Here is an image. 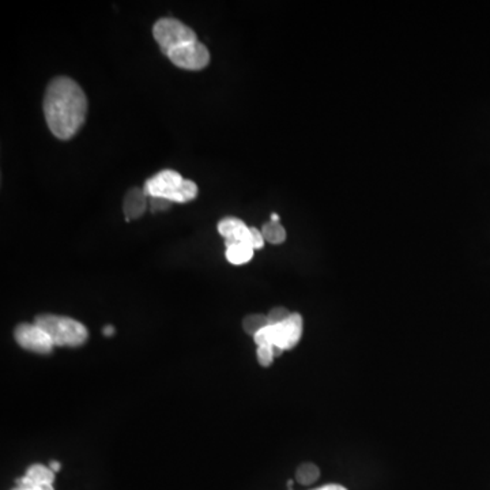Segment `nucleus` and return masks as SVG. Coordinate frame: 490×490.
<instances>
[{"label":"nucleus","instance_id":"nucleus-1","mask_svg":"<svg viewBox=\"0 0 490 490\" xmlns=\"http://www.w3.org/2000/svg\"><path fill=\"white\" fill-rule=\"evenodd\" d=\"M88 113V98L81 86L67 76L52 79L44 97V116L52 133L62 139H71Z\"/></svg>","mask_w":490,"mask_h":490},{"label":"nucleus","instance_id":"nucleus-2","mask_svg":"<svg viewBox=\"0 0 490 490\" xmlns=\"http://www.w3.org/2000/svg\"><path fill=\"white\" fill-rule=\"evenodd\" d=\"M143 191L150 197H161L174 203L191 202L197 195V186L193 180L183 179L180 173L165 169L146 180Z\"/></svg>","mask_w":490,"mask_h":490},{"label":"nucleus","instance_id":"nucleus-3","mask_svg":"<svg viewBox=\"0 0 490 490\" xmlns=\"http://www.w3.org/2000/svg\"><path fill=\"white\" fill-rule=\"evenodd\" d=\"M34 323L49 335L55 346L78 348L82 346L89 336L88 328L81 322L65 316L40 315L35 318Z\"/></svg>","mask_w":490,"mask_h":490},{"label":"nucleus","instance_id":"nucleus-4","mask_svg":"<svg viewBox=\"0 0 490 490\" xmlns=\"http://www.w3.org/2000/svg\"><path fill=\"white\" fill-rule=\"evenodd\" d=\"M302 336V316L293 312L288 320L277 326H267L254 335L258 346H277L279 349L291 350L295 348Z\"/></svg>","mask_w":490,"mask_h":490},{"label":"nucleus","instance_id":"nucleus-5","mask_svg":"<svg viewBox=\"0 0 490 490\" xmlns=\"http://www.w3.org/2000/svg\"><path fill=\"white\" fill-rule=\"evenodd\" d=\"M153 35L166 56L173 49L197 40L195 32L190 26L174 18H163L157 21L153 28Z\"/></svg>","mask_w":490,"mask_h":490},{"label":"nucleus","instance_id":"nucleus-6","mask_svg":"<svg viewBox=\"0 0 490 490\" xmlns=\"http://www.w3.org/2000/svg\"><path fill=\"white\" fill-rule=\"evenodd\" d=\"M169 60L180 68L197 71L204 68L210 62V52L204 44L200 41H194L179 47L168 54Z\"/></svg>","mask_w":490,"mask_h":490},{"label":"nucleus","instance_id":"nucleus-7","mask_svg":"<svg viewBox=\"0 0 490 490\" xmlns=\"http://www.w3.org/2000/svg\"><path fill=\"white\" fill-rule=\"evenodd\" d=\"M14 338L21 348L37 354H49L54 342L49 335L35 323H22L15 328Z\"/></svg>","mask_w":490,"mask_h":490},{"label":"nucleus","instance_id":"nucleus-8","mask_svg":"<svg viewBox=\"0 0 490 490\" xmlns=\"http://www.w3.org/2000/svg\"><path fill=\"white\" fill-rule=\"evenodd\" d=\"M218 231L225 238V245H247L252 248V233L251 228H248L241 220L228 217L220 221Z\"/></svg>","mask_w":490,"mask_h":490},{"label":"nucleus","instance_id":"nucleus-9","mask_svg":"<svg viewBox=\"0 0 490 490\" xmlns=\"http://www.w3.org/2000/svg\"><path fill=\"white\" fill-rule=\"evenodd\" d=\"M147 209V195L143 190L140 188H131L130 191L124 196V203H123V210H124V217L127 221L136 220Z\"/></svg>","mask_w":490,"mask_h":490},{"label":"nucleus","instance_id":"nucleus-10","mask_svg":"<svg viewBox=\"0 0 490 490\" xmlns=\"http://www.w3.org/2000/svg\"><path fill=\"white\" fill-rule=\"evenodd\" d=\"M25 477L33 482V484H37V485H52L54 481H55V473L49 468V467H45L42 464H33Z\"/></svg>","mask_w":490,"mask_h":490},{"label":"nucleus","instance_id":"nucleus-11","mask_svg":"<svg viewBox=\"0 0 490 490\" xmlns=\"http://www.w3.org/2000/svg\"><path fill=\"white\" fill-rule=\"evenodd\" d=\"M320 477V470L313 463H302L295 471V481L301 485H311Z\"/></svg>","mask_w":490,"mask_h":490},{"label":"nucleus","instance_id":"nucleus-12","mask_svg":"<svg viewBox=\"0 0 490 490\" xmlns=\"http://www.w3.org/2000/svg\"><path fill=\"white\" fill-rule=\"evenodd\" d=\"M254 248L247 247V245H233L227 248V259L229 263L240 266L245 264L252 259L254 256Z\"/></svg>","mask_w":490,"mask_h":490},{"label":"nucleus","instance_id":"nucleus-13","mask_svg":"<svg viewBox=\"0 0 490 490\" xmlns=\"http://www.w3.org/2000/svg\"><path fill=\"white\" fill-rule=\"evenodd\" d=\"M261 234L264 237V241L270 244H282L286 238V231L279 222H267L261 228Z\"/></svg>","mask_w":490,"mask_h":490},{"label":"nucleus","instance_id":"nucleus-14","mask_svg":"<svg viewBox=\"0 0 490 490\" xmlns=\"http://www.w3.org/2000/svg\"><path fill=\"white\" fill-rule=\"evenodd\" d=\"M268 326V318L256 313V315H250L243 320V328L250 334V335H256L264 327Z\"/></svg>","mask_w":490,"mask_h":490},{"label":"nucleus","instance_id":"nucleus-15","mask_svg":"<svg viewBox=\"0 0 490 490\" xmlns=\"http://www.w3.org/2000/svg\"><path fill=\"white\" fill-rule=\"evenodd\" d=\"M293 312L288 311L286 308L284 307H275L270 311V313L267 315L268 318V326H277V325H281L284 323L285 320H288L291 318Z\"/></svg>","mask_w":490,"mask_h":490},{"label":"nucleus","instance_id":"nucleus-16","mask_svg":"<svg viewBox=\"0 0 490 490\" xmlns=\"http://www.w3.org/2000/svg\"><path fill=\"white\" fill-rule=\"evenodd\" d=\"M256 356H258V361L261 366H270L271 362L275 359L272 346H258Z\"/></svg>","mask_w":490,"mask_h":490},{"label":"nucleus","instance_id":"nucleus-17","mask_svg":"<svg viewBox=\"0 0 490 490\" xmlns=\"http://www.w3.org/2000/svg\"><path fill=\"white\" fill-rule=\"evenodd\" d=\"M11 490H55L52 485H37L31 482L25 475L17 481V487Z\"/></svg>","mask_w":490,"mask_h":490},{"label":"nucleus","instance_id":"nucleus-18","mask_svg":"<svg viewBox=\"0 0 490 490\" xmlns=\"http://www.w3.org/2000/svg\"><path fill=\"white\" fill-rule=\"evenodd\" d=\"M170 203L169 200H165V199H161V197H152V211H161V210H166L170 207Z\"/></svg>","mask_w":490,"mask_h":490},{"label":"nucleus","instance_id":"nucleus-19","mask_svg":"<svg viewBox=\"0 0 490 490\" xmlns=\"http://www.w3.org/2000/svg\"><path fill=\"white\" fill-rule=\"evenodd\" d=\"M252 233V248L254 250H261L264 245V237L261 234V230H258L256 228H251Z\"/></svg>","mask_w":490,"mask_h":490},{"label":"nucleus","instance_id":"nucleus-20","mask_svg":"<svg viewBox=\"0 0 490 490\" xmlns=\"http://www.w3.org/2000/svg\"><path fill=\"white\" fill-rule=\"evenodd\" d=\"M312 490H348L341 485H335V484H331V485H326V487H322V488H318V489Z\"/></svg>","mask_w":490,"mask_h":490},{"label":"nucleus","instance_id":"nucleus-21","mask_svg":"<svg viewBox=\"0 0 490 490\" xmlns=\"http://www.w3.org/2000/svg\"><path fill=\"white\" fill-rule=\"evenodd\" d=\"M49 468H51L54 473H58V471L60 470V463L56 462V460H52V462L49 463Z\"/></svg>","mask_w":490,"mask_h":490},{"label":"nucleus","instance_id":"nucleus-22","mask_svg":"<svg viewBox=\"0 0 490 490\" xmlns=\"http://www.w3.org/2000/svg\"><path fill=\"white\" fill-rule=\"evenodd\" d=\"M104 334L105 335H112V334H115V328L112 326L105 327L104 328Z\"/></svg>","mask_w":490,"mask_h":490},{"label":"nucleus","instance_id":"nucleus-23","mask_svg":"<svg viewBox=\"0 0 490 490\" xmlns=\"http://www.w3.org/2000/svg\"><path fill=\"white\" fill-rule=\"evenodd\" d=\"M271 221L272 222H279V215L278 214H271Z\"/></svg>","mask_w":490,"mask_h":490}]
</instances>
